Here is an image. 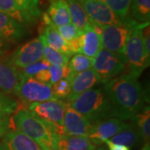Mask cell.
Returning a JSON list of instances; mask_svg holds the SVG:
<instances>
[{
	"label": "cell",
	"mask_w": 150,
	"mask_h": 150,
	"mask_svg": "<svg viewBox=\"0 0 150 150\" xmlns=\"http://www.w3.org/2000/svg\"><path fill=\"white\" fill-rule=\"evenodd\" d=\"M139 78L128 72L103 84L116 117L120 120L134 122L137 114L146 106L148 97Z\"/></svg>",
	"instance_id": "6da1fadb"
},
{
	"label": "cell",
	"mask_w": 150,
	"mask_h": 150,
	"mask_svg": "<svg viewBox=\"0 0 150 150\" xmlns=\"http://www.w3.org/2000/svg\"><path fill=\"white\" fill-rule=\"evenodd\" d=\"M13 114L14 129L33 141L41 150H57L59 134L51 124L34 117L26 108H18Z\"/></svg>",
	"instance_id": "7a4b0ae2"
},
{
	"label": "cell",
	"mask_w": 150,
	"mask_h": 150,
	"mask_svg": "<svg viewBox=\"0 0 150 150\" xmlns=\"http://www.w3.org/2000/svg\"><path fill=\"white\" fill-rule=\"evenodd\" d=\"M69 104L92 124L108 118H117L114 108L103 86L90 88Z\"/></svg>",
	"instance_id": "3957f363"
},
{
	"label": "cell",
	"mask_w": 150,
	"mask_h": 150,
	"mask_svg": "<svg viewBox=\"0 0 150 150\" xmlns=\"http://www.w3.org/2000/svg\"><path fill=\"white\" fill-rule=\"evenodd\" d=\"M135 22L132 25L124 48V58L129 72L140 77L144 70L149 66L150 58L145 52L142 31L145 25Z\"/></svg>",
	"instance_id": "277c9868"
},
{
	"label": "cell",
	"mask_w": 150,
	"mask_h": 150,
	"mask_svg": "<svg viewBox=\"0 0 150 150\" xmlns=\"http://www.w3.org/2000/svg\"><path fill=\"white\" fill-rule=\"evenodd\" d=\"M92 69L96 74L98 82L105 84L123 74L127 69V65L124 58L102 48L93 59Z\"/></svg>",
	"instance_id": "5b68a950"
},
{
	"label": "cell",
	"mask_w": 150,
	"mask_h": 150,
	"mask_svg": "<svg viewBox=\"0 0 150 150\" xmlns=\"http://www.w3.org/2000/svg\"><path fill=\"white\" fill-rule=\"evenodd\" d=\"M13 95L18 97L25 107L34 103L57 99L53 94L51 86L39 82L33 77L20 78Z\"/></svg>",
	"instance_id": "8992f818"
},
{
	"label": "cell",
	"mask_w": 150,
	"mask_h": 150,
	"mask_svg": "<svg viewBox=\"0 0 150 150\" xmlns=\"http://www.w3.org/2000/svg\"><path fill=\"white\" fill-rule=\"evenodd\" d=\"M68 103L60 99H52L41 103H31L27 107L34 117L51 124L59 135L63 134L64 115Z\"/></svg>",
	"instance_id": "52a82bcc"
},
{
	"label": "cell",
	"mask_w": 150,
	"mask_h": 150,
	"mask_svg": "<svg viewBox=\"0 0 150 150\" xmlns=\"http://www.w3.org/2000/svg\"><path fill=\"white\" fill-rule=\"evenodd\" d=\"M134 23V19L129 17L126 21L118 25L100 26L102 48L124 58L125 44Z\"/></svg>",
	"instance_id": "ba28073f"
},
{
	"label": "cell",
	"mask_w": 150,
	"mask_h": 150,
	"mask_svg": "<svg viewBox=\"0 0 150 150\" xmlns=\"http://www.w3.org/2000/svg\"><path fill=\"white\" fill-rule=\"evenodd\" d=\"M43 44L39 37L20 45L6 59L17 69H21L28 65L38 62L43 58Z\"/></svg>",
	"instance_id": "9c48e42d"
},
{
	"label": "cell",
	"mask_w": 150,
	"mask_h": 150,
	"mask_svg": "<svg viewBox=\"0 0 150 150\" xmlns=\"http://www.w3.org/2000/svg\"><path fill=\"white\" fill-rule=\"evenodd\" d=\"M89 21L98 26L122 23L114 12L103 0H80Z\"/></svg>",
	"instance_id": "30bf717a"
},
{
	"label": "cell",
	"mask_w": 150,
	"mask_h": 150,
	"mask_svg": "<svg viewBox=\"0 0 150 150\" xmlns=\"http://www.w3.org/2000/svg\"><path fill=\"white\" fill-rule=\"evenodd\" d=\"M130 123L124 122L119 118H111L93 123L90 134L88 138L98 147L103 144L106 140L110 139L113 136L128 128Z\"/></svg>",
	"instance_id": "8fae6325"
},
{
	"label": "cell",
	"mask_w": 150,
	"mask_h": 150,
	"mask_svg": "<svg viewBox=\"0 0 150 150\" xmlns=\"http://www.w3.org/2000/svg\"><path fill=\"white\" fill-rule=\"evenodd\" d=\"M92 125L85 117L70 107L68 103L64 115L63 134L88 137L90 134Z\"/></svg>",
	"instance_id": "7c38bea8"
},
{
	"label": "cell",
	"mask_w": 150,
	"mask_h": 150,
	"mask_svg": "<svg viewBox=\"0 0 150 150\" xmlns=\"http://www.w3.org/2000/svg\"><path fill=\"white\" fill-rule=\"evenodd\" d=\"M43 22V28L39 38L42 39L44 45H48L50 48L56 49L65 55L72 57L73 54L70 52L68 43L64 39L57 30V28L52 23L48 14L44 13L41 14Z\"/></svg>",
	"instance_id": "4fadbf2b"
},
{
	"label": "cell",
	"mask_w": 150,
	"mask_h": 150,
	"mask_svg": "<svg viewBox=\"0 0 150 150\" xmlns=\"http://www.w3.org/2000/svg\"><path fill=\"white\" fill-rule=\"evenodd\" d=\"M28 36L27 27L0 12V38L8 43L15 44Z\"/></svg>",
	"instance_id": "5bb4252c"
},
{
	"label": "cell",
	"mask_w": 150,
	"mask_h": 150,
	"mask_svg": "<svg viewBox=\"0 0 150 150\" xmlns=\"http://www.w3.org/2000/svg\"><path fill=\"white\" fill-rule=\"evenodd\" d=\"M68 79L71 83V92L67 98V103L73 102L76 98L83 93L84 92L93 88L98 82L96 74L93 69L85 70L74 75H69Z\"/></svg>",
	"instance_id": "9a60e30c"
},
{
	"label": "cell",
	"mask_w": 150,
	"mask_h": 150,
	"mask_svg": "<svg viewBox=\"0 0 150 150\" xmlns=\"http://www.w3.org/2000/svg\"><path fill=\"white\" fill-rule=\"evenodd\" d=\"M0 150H41L26 135L13 129L0 139Z\"/></svg>",
	"instance_id": "2e32d148"
},
{
	"label": "cell",
	"mask_w": 150,
	"mask_h": 150,
	"mask_svg": "<svg viewBox=\"0 0 150 150\" xmlns=\"http://www.w3.org/2000/svg\"><path fill=\"white\" fill-rule=\"evenodd\" d=\"M18 81V70L6 59H0V92L10 96L13 95Z\"/></svg>",
	"instance_id": "e0dca14e"
},
{
	"label": "cell",
	"mask_w": 150,
	"mask_h": 150,
	"mask_svg": "<svg viewBox=\"0 0 150 150\" xmlns=\"http://www.w3.org/2000/svg\"><path fill=\"white\" fill-rule=\"evenodd\" d=\"M102 48L100 35L97 33L93 24L90 23L82 33L81 54L93 59Z\"/></svg>",
	"instance_id": "ac0fdd59"
},
{
	"label": "cell",
	"mask_w": 150,
	"mask_h": 150,
	"mask_svg": "<svg viewBox=\"0 0 150 150\" xmlns=\"http://www.w3.org/2000/svg\"><path fill=\"white\" fill-rule=\"evenodd\" d=\"M96 145L84 136L61 134L57 140V150H96Z\"/></svg>",
	"instance_id": "d6986e66"
},
{
	"label": "cell",
	"mask_w": 150,
	"mask_h": 150,
	"mask_svg": "<svg viewBox=\"0 0 150 150\" xmlns=\"http://www.w3.org/2000/svg\"><path fill=\"white\" fill-rule=\"evenodd\" d=\"M50 4L46 13L56 28L71 23L69 7L65 0H49Z\"/></svg>",
	"instance_id": "ffe728a7"
},
{
	"label": "cell",
	"mask_w": 150,
	"mask_h": 150,
	"mask_svg": "<svg viewBox=\"0 0 150 150\" xmlns=\"http://www.w3.org/2000/svg\"><path fill=\"white\" fill-rule=\"evenodd\" d=\"M0 12L25 27L33 24L37 21L28 15L14 0H0Z\"/></svg>",
	"instance_id": "44dd1931"
},
{
	"label": "cell",
	"mask_w": 150,
	"mask_h": 150,
	"mask_svg": "<svg viewBox=\"0 0 150 150\" xmlns=\"http://www.w3.org/2000/svg\"><path fill=\"white\" fill-rule=\"evenodd\" d=\"M109 140L114 144L123 145L131 149L139 144L142 141V138L134 121L130 123L128 128L122 130Z\"/></svg>",
	"instance_id": "7402d4cb"
},
{
	"label": "cell",
	"mask_w": 150,
	"mask_h": 150,
	"mask_svg": "<svg viewBox=\"0 0 150 150\" xmlns=\"http://www.w3.org/2000/svg\"><path fill=\"white\" fill-rule=\"evenodd\" d=\"M69 7L71 22L82 32L90 23L80 0H65Z\"/></svg>",
	"instance_id": "603a6c76"
},
{
	"label": "cell",
	"mask_w": 150,
	"mask_h": 150,
	"mask_svg": "<svg viewBox=\"0 0 150 150\" xmlns=\"http://www.w3.org/2000/svg\"><path fill=\"white\" fill-rule=\"evenodd\" d=\"M131 18L138 23H149L150 19V0H132L129 7Z\"/></svg>",
	"instance_id": "cb8c5ba5"
},
{
	"label": "cell",
	"mask_w": 150,
	"mask_h": 150,
	"mask_svg": "<svg viewBox=\"0 0 150 150\" xmlns=\"http://www.w3.org/2000/svg\"><path fill=\"white\" fill-rule=\"evenodd\" d=\"M134 123L139 131L142 141L144 144H149L150 138V108L149 106H144L135 117Z\"/></svg>",
	"instance_id": "d4e9b609"
},
{
	"label": "cell",
	"mask_w": 150,
	"mask_h": 150,
	"mask_svg": "<svg viewBox=\"0 0 150 150\" xmlns=\"http://www.w3.org/2000/svg\"><path fill=\"white\" fill-rule=\"evenodd\" d=\"M68 67L69 69V75H74L90 69L93 67V59L88 58L83 54H75L69 61Z\"/></svg>",
	"instance_id": "484cf974"
},
{
	"label": "cell",
	"mask_w": 150,
	"mask_h": 150,
	"mask_svg": "<svg viewBox=\"0 0 150 150\" xmlns=\"http://www.w3.org/2000/svg\"><path fill=\"white\" fill-rule=\"evenodd\" d=\"M50 65L55 66H67L69 64L70 57L59 52L56 49L50 48L48 45L43 47V58Z\"/></svg>",
	"instance_id": "4316f807"
},
{
	"label": "cell",
	"mask_w": 150,
	"mask_h": 150,
	"mask_svg": "<svg viewBox=\"0 0 150 150\" xmlns=\"http://www.w3.org/2000/svg\"><path fill=\"white\" fill-rule=\"evenodd\" d=\"M114 13L118 16L120 21L123 23L129 18V7L132 0H103Z\"/></svg>",
	"instance_id": "83f0119b"
},
{
	"label": "cell",
	"mask_w": 150,
	"mask_h": 150,
	"mask_svg": "<svg viewBox=\"0 0 150 150\" xmlns=\"http://www.w3.org/2000/svg\"><path fill=\"white\" fill-rule=\"evenodd\" d=\"M49 66L50 64L47 61H45L43 59H41L38 62L28 65L21 69H18V74H19V79L22 77H34L39 72H41L43 70L48 69Z\"/></svg>",
	"instance_id": "f1b7e54d"
},
{
	"label": "cell",
	"mask_w": 150,
	"mask_h": 150,
	"mask_svg": "<svg viewBox=\"0 0 150 150\" xmlns=\"http://www.w3.org/2000/svg\"><path fill=\"white\" fill-rule=\"evenodd\" d=\"M51 88L53 94L57 99H67L71 92L70 80L68 78L63 79L51 86Z\"/></svg>",
	"instance_id": "f546056e"
},
{
	"label": "cell",
	"mask_w": 150,
	"mask_h": 150,
	"mask_svg": "<svg viewBox=\"0 0 150 150\" xmlns=\"http://www.w3.org/2000/svg\"><path fill=\"white\" fill-rule=\"evenodd\" d=\"M14 1L28 15L33 17L36 20L37 18H40L42 13L39 7V4H40L39 0H14Z\"/></svg>",
	"instance_id": "4dcf8cb0"
},
{
	"label": "cell",
	"mask_w": 150,
	"mask_h": 150,
	"mask_svg": "<svg viewBox=\"0 0 150 150\" xmlns=\"http://www.w3.org/2000/svg\"><path fill=\"white\" fill-rule=\"evenodd\" d=\"M18 109V103L10 95L0 92V112L13 115Z\"/></svg>",
	"instance_id": "1f68e13d"
},
{
	"label": "cell",
	"mask_w": 150,
	"mask_h": 150,
	"mask_svg": "<svg viewBox=\"0 0 150 150\" xmlns=\"http://www.w3.org/2000/svg\"><path fill=\"white\" fill-rule=\"evenodd\" d=\"M57 30L67 43H69L75 38L79 37L83 33L72 23L61 27H58Z\"/></svg>",
	"instance_id": "d6a6232c"
},
{
	"label": "cell",
	"mask_w": 150,
	"mask_h": 150,
	"mask_svg": "<svg viewBox=\"0 0 150 150\" xmlns=\"http://www.w3.org/2000/svg\"><path fill=\"white\" fill-rule=\"evenodd\" d=\"M48 71L50 73V85L51 86L63 79L68 78V76L69 75V69L68 65L67 66L50 65L48 68Z\"/></svg>",
	"instance_id": "836d02e7"
},
{
	"label": "cell",
	"mask_w": 150,
	"mask_h": 150,
	"mask_svg": "<svg viewBox=\"0 0 150 150\" xmlns=\"http://www.w3.org/2000/svg\"><path fill=\"white\" fill-rule=\"evenodd\" d=\"M14 126H13V123L12 120V116L10 118L6 119L4 121L0 122V139L4 135V134L9 131L11 129H13Z\"/></svg>",
	"instance_id": "e575fe53"
},
{
	"label": "cell",
	"mask_w": 150,
	"mask_h": 150,
	"mask_svg": "<svg viewBox=\"0 0 150 150\" xmlns=\"http://www.w3.org/2000/svg\"><path fill=\"white\" fill-rule=\"evenodd\" d=\"M33 78H35L37 80L41 82V83H43L50 85V73H49L48 69L43 70V71L39 72Z\"/></svg>",
	"instance_id": "d590c367"
},
{
	"label": "cell",
	"mask_w": 150,
	"mask_h": 150,
	"mask_svg": "<svg viewBox=\"0 0 150 150\" xmlns=\"http://www.w3.org/2000/svg\"><path fill=\"white\" fill-rule=\"evenodd\" d=\"M103 144L106 146L107 150H130V149L128 147L121 144H114L109 139L106 140Z\"/></svg>",
	"instance_id": "8d00e7d4"
},
{
	"label": "cell",
	"mask_w": 150,
	"mask_h": 150,
	"mask_svg": "<svg viewBox=\"0 0 150 150\" xmlns=\"http://www.w3.org/2000/svg\"><path fill=\"white\" fill-rule=\"evenodd\" d=\"M9 48V45L5 42H4L1 38H0V59L7 54L8 50Z\"/></svg>",
	"instance_id": "74e56055"
},
{
	"label": "cell",
	"mask_w": 150,
	"mask_h": 150,
	"mask_svg": "<svg viewBox=\"0 0 150 150\" xmlns=\"http://www.w3.org/2000/svg\"><path fill=\"white\" fill-rule=\"evenodd\" d=\"M12 115H9L8 113H4V112H0V122L4 121L6 119L9 118Z\"/></svg>",
	"instance_id": "f35d334b"
},
{
	"label": "cell",
	"mask_w": 150,
	"mask_h": 150,
	"mask_svg": "<svg viewBox=\"0 0 150 150\" xmlns=\"http://www.w3.org/2000/svg\"><path fill=\"white\" fill-rule=\"evenodd\" d=\"M141 150H150L149 144H144V148H143Z\"/></svg>",
	"instance_id": "ab89813d"
}]
</instances>
